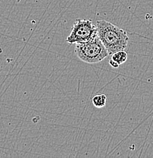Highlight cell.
<instances>
[{
    "instance_id": "obj_6",
    "label": "cell",
    "mask_w": 153,
    "mask_h": 158,
    "mask_svg": "<svg viewBox=\"0 0 153 158\" xmlns=\"http://www.w3.org/2000/svg\"><path fill=\"white\" fill-rule=\"evenodd\" d=\"M109 64L111 65V66L113 67V68H115V69L118 68V67H119V65H120L119 64L117 63V62H115V61H113L112 59H110V60H109Z\"/></svg>"
},
{
    "instance_id": "obj_5",
    "label": "cell",
    "mask_w": 153,
    "mask_h": 158,
    "mask_svg": "<svg viewBox=\"0 0 153 158\" xmlns=\"http://www.w3.org/2000/svg\"><path fill=\"white\" fill-rule=\"evenodd\" d=\"M107 97L105 94H97L93 98V106L97 108H103L106 105Z\"/></svg>"
},
{
    "instance_id": "obj_4",
    "label": "cell",
    "mask_w": 153,
    "mask_h": 158,
    "mask_svg": "<svg viewBox=\"0 0 153 158\" xmlns=\"http://www.w3.org/2000/svg\"><path fill=\"white\" fill-rule=\"evenodd\" d=\"M127 53L125 50H121L118 52H115L111 55V59L113 61L116 62L119 65L124 63L127 60Z\"/></svg>"
},
{
    "instance_id": "obj_2",
    "label": "cell",
    "mask_w": 153,
    "mask_h": 158,
    "mask_svg": "<svg viewBox=\"0 0 153 158\" xmlns=\"http://www.w3.org/2000/svg\"><path fill=\"white\" fill-rule=\"evenodd\" d=\"M75 53L80 60L87 63H97L109 55L98 35L86 42L76 44Z\"/></svg>"
},
{
    "instance_id": "obj_3",
    "label": "cell",
    "mask_w": 153,
    "mask_h": 158,
    "mask_svg": "<svg viewBox=\"0 0 153 158\" xmlns=\"http://www.w3.org/2000/svg\"><path fill=\"white\" fill-rule=\"evenodd\" d=\"M97 35L96 24L90 19H78L75 21L71 31L67 38L68 44H79L90 40Z\"/></svg>"
},
{
    "instance_id": "obj_1",
    "label": "cell",
    "mask_w": 153,
    "mask_h": 158,
    "mask_svg": "<svg viewBox=\"0 0 153 158\" xmlns=\"http://www.w3.org/2000/svg\"><path fill=\"white\" fill-rule=\"evenodd\" d=\"M96 24L97 35L109 55L127 48L129 37L124 30L105 20L98 21Z\"/></svg>"
}]
</instances>
